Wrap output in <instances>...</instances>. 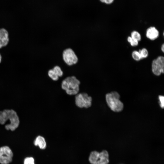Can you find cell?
<instances>
[{"mask_svg": "<svg viewBox=\"0 0 164 164\" xmlns=\"http://www.w3.org/2000/svg\"><path fill=\"white\" fill-rule=\"evenodd\" d=\"M9 120V123L5 125V128L7 130L14 131L18 127L20 123L16 112L13 109H5L0 111V124H5Z\"/></svg>", "mask_w": 164, "mask_h": 164, "instance_id": "obj_1", "label": "cell"}, {"mask_svg": "<svg viewBox=\"0 0 164 164\" xmlns=\"http://www.w3.org/2000/svg\"><path fill=\"white\" fill-rule=\"evenodd\" d=\"M80 83V81L75 76H68L62 80L61 87L68 95H76L79 93Z\"/></svg>", "mask_w": 164, "mask_h": 164, "instance_id": "obj_2", "label": "cell"}, {"mask_svg": "<svg viewBox=\"0 0 164 164\" xmlns=\"http://www.w3.org/2000/svg\"><path fill=\"white\" fill-rule=\"evenodd\" d=\"M120 95L116 92H112L106 94V100L107 104L113 111L118 112L121 111L123 108V104L120 100Z\"/></svg>", "mask_w": 164, "mask_h": 164, "instance_id": "obj_3", "label": "cell"}, {"mask_svg": "<svg viewBox=\"0 0 164 164\" xmlns=\"http://www.w3.org/2000/svg\"><path fill=\"white\" fill-rule=\"evenodd\" d=\"M62 57L64 63L68 66L77 64L79 60L78 57L75 52L70 47L63 50L62 53Z\"/></svg>", "mask_w": 164, "mask_h": 164, "instance_id": "obj_4", "label": "cell"}, {"mask_svg": "<svg viewBox=\"0 0 164 164\" xmlns=\"http://www.w3.org/2000/svg\"><path fill=\"white\" fill-rule=\"evenodd\" d=\"M92 98L85 93H78L75 97V103L80 108H90L92 105Z\"/></svg>", "mask_w": 164, "mask_h": 164, "instance_id": "obj_5", "label": "cell"}, {"mask_svg": "<svg viewBox=\"0 0 164 164\" xmlns=\"http://www.w3.org/2000/svg\"><path fill=\"white\" fill-rule=\"evenodd\" d=\"M13 154L10 148L7 146L0 148V163L9 164L12 159Z\"/></svg>", "mask_w": 164, "mask_h": 164, "instance_id": "obj_6", "label": "cell"}, {"mask_svg": "<svg viewBox=\"0 0 164 164\" xmlns=\"http://www.w3.org/2000/svg\"><path fill=\"white\" fill-rule=\"evenodd\" d=\"M152 70L155 75H160L164 72V57L159 56L152 61Z\"/></svg>", "mask_w": 164, "mask_h": 164, "instance_id": "obj_7", "label": "cell"}, {"mask_svg": "<svg viewBox=\"0 0 164 164\" xmlns=\"http://www.w3.org/2000/svg\"><path fill=\"white\" fill-rule=\"evenodd\" d=\"M63 75V72L60 66L56 65L49 69L48 72V75L49 77L54 81L58 80L59 77Z\"/></svg>", "mask_w": 164, "mask_h": 164, "instance_id": "obj_8", "label": "cell"}, {"mask_svg": "<svg viewBox=\"0 0 164 164\" xmlns=\"http://www.w3.org/2000/svg\"><path fill=\"white\" fill-rule=\"evenodd\" d=\"M158 30L154 26L148 28L146 32V37L151 40H153L156 39L159 36Z\"/></svg>", "mask_w": 164, "mask_h": 164, "instance_id": "obj_9", "label": "cell"}, {"mask_svg": "<svg viewBox=\"0 0 164 164\" xmlns=\"http://www.w3.org/2000/svg\"><path fill=\"white\" fill-rule=\"evenodd\" d=\"M0 41L2 46H6L9 42V34L5 29H0Z\"/></svg>", "mask_w": 164, "mask_h": 164, "instance_id": "obj_10", "label": "cell"}, {"mask_svg": "<svg viewBox=\"0 0 164 164\" xmlns=\"http://www.w3.org/2000/svg\"><path fill=\"white\" fill-rule=\"evenodd\" d=\"M34 144L35 146H38L42 149H44L46 147V144L45 138L42 136H37L34 141Z\"/></svg>", "mask_w": 164, "mask_h": 164, "instance_id": "obj_11", "label": "cell"}, {"mask_svg": "<svg viewBox=\"0 0 164 164\" xmlns=\"http://www.w3.org/2000/svg\"><path fill=\"white\" fill-rule=\"evenodd\" d=\"M99 152L96 151L91 152L89 157V161L91 164H94L99 159Z\"/></svg>", "mask_w": 164, "mask_h": 164, "instance_id": "obj_12", "label": "cell"}, {"mask_svg": "<svg viewBox=\"0 0 164 164\" xmlns=\"http://www.w3.org/2000/svg\"><path fill=\"white\" fill-rule=\"evenodd\" d=\"M131 37L138 41L141 40V36L140 34L136 31H133L131 33Z\"/></svg>", "mask_w": 164, "mask_h": 164, "instance_id": "obj_13", "label": "cell"}, {"mask_svg": "<svg viewBox=\"0 0 164 164\" xmlns=\"http://www.w3.org/2000/svg\"><path fill=\"white\" fill-rule=\"evenodd\" d=\"M132 55L133 58L136 61H138L142 59L138 51L136 50L133 51L132 53Z\"/></svg>", "mask_w": 164, "mask_h": 164, "instance_id": "obj_14", "label": "cell"}, {"mask_svg": "<svg viewBox=\"0 0 164 164\" xmlns=\"http://www.w3.org/2000/svg\"><path fill=\"white\" fill-rule=\"evenodd\" d=\"M138 52L140 54L142 59L146 58L148 55V50L145 48L139 50Z\"/></svg>", "mask_w": 164, "mask_h": 164, "instance_id": "obj_15", "label": "cell"}, {"mask_svg": "<svg viewBox=\"0 0 164 164\" xmlns=\"http://www.w3.org/2000/svg\"><path fill=\"white\" fill-rule=\"evenodd\" d=\"M127 41L129 43L131 46H137L138 43V41L132 38L131 36H128L127 38Z\"/></svg>", "mask_w": 164, "mask_h": 164, "instance_id": "obj_16", "label": "cell"}, {"mask_svg": "<svg viewBox=\"0 0 164 164\" xmlns=\"http://www.w3.org/2000/svg\"><path fill=\"white\" fill-rule=\"evenodd\" d=\"M24 164H35L34 159L32 157H27L24 160Z\"/></svg>", "mask_w": 164, "mask_h": 164, "instance_id": "obj_17", "label": "cell"}, {"mask_svg": "<svg viewBox=\"0 0 164 164\" xmlns=\"http://www.w3.org/2000/svg\"><path fill=\"white\" fill-rule=\"evenodd\" d=\"M159 98L160 106L162 108H163L164 106V97L163 96L159 95Z\"/></svg>", "mask_w": 164, "mask_h": 164, "instance_id": "obj_18", "label": "cell"}, {"mask_svg": "<svg viewBox=\"0 0 164 164\" xmlns=\"http://www.w3.org/2000/svg\"><path fill=\"white\" fill-rule=\"evenodd\" d=\"M101 2L107 4H110L112 3L114 0H99Z\"/></svg>", "mask_w": 164, "mask_h": 164, "instance_id": "obj_19", "label": "cell"}, {"mask_svg": "<svg viewBox=\"0 0 164 164\" xmlns=\"http://www.w3.org/2000/svg\"><path fill=\"white\" fill-rule=\"evenodd\" d=\"M161 50L163 52H164V44H163L161 46Z\"/></svg>", "mask_w": 164, "mask_h": 164, "instance_id": "obj_20", "label": "cell"}, {"mask_svg": "<svg viewBox=\"0 0 164 164\" xmlns=\"http://www.w3.org/2000/svg\"><path fill=\"white\" fill-rule=\"evenodd\" d=\"M2 44H1V43L0 41V49L2 48Z\"/></svg>", "mask_w": 164, "mask_h": 164, "instance_id": "obj_21", "label": "cell"}, {"mask_svg": "<svg viewBox=\"0 0 164 164\" xmlns=\"http://www.w3.org/2000/svg\"><path fill=\"white\" fill-rule=\"evenodd\" d=\"M1 59H2V57H1V56L0 54V63H1Z\"/></svg>", "mask_w": 164, "mask_h": 164, "instance_id": "obj_22", "label": "cell"}]
</instances>
